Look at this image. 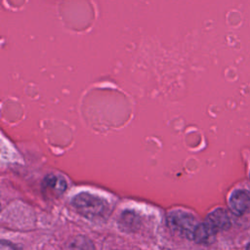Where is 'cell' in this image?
<instances>
[{
    "mask_svg": "<svg viewBox=\"0 0 250 250\" xmlns=\"http://www.w3.org/2000/svg\"><path fill=\"white\" fill-rule=\"evenodd\" d=\"M71 204L81 216L91 221H104L110 212L106 200L89 192L76 194L72 198Z\"/></svg>",
    "mask_w": 250,
    "mask_h": 250,
    "instance_id": "obj_1",
    "label": "cell"
},
{
    "mask_svg": "<svg viewBox=\"0 0 250 250\" xmlns=\"http://www.w3.org/2000/svg\"><path fill=\"white\" fill-rule=\"evenodd\" d=\"M167 221L173 230L190 240H193L196 229L200 224L192 214L183 210H174L170 212Z\"/></svg>",
    "mask_w": 250,
    "mask_h": 250,
    "instance_id": "obj_2",
    "label": "cell"
},
{
    "mask_svg": "<svg viewBox=\"0 0 250 250\" xmlns=\"http://www.w3.org/2000/svg\"><path fill=\"white\" fill-rule=\"evenodd\" d=\"M66 189L65 179L57 174L47 175L42 182V190L46 197H59Z\"/></svg>",
    "mask_w": 250,
    "mask_h": 250,
    "instance_id": "obj_3",
    "label": "cell"
},
{
    "mask_svg": "<svg viewBox=\"0 0 250 250\" xmlns=\"http://www.w3.org/2000/svg\"><path fill=\"white\" fill-rule=\"evenodd\" d=\"M229 207L237 216L250 213V191L244 189L233 191L229 197Z\"/></svg>",
    "mask_w": 250,
    "mask_h": 250,
    "instance_id": "obj_4",
    "label": "cell"
},
{
    "mask_svg": "<svg viewBox=\"0 0 250 250\" xmlns=\"http://www.w3.org/2000/svg\"><path fill=\"white\" fill-rule=\"evenodd\" d=\"M205 222L216 231L219 230H227L230 228L231 222L229 217V214L225 209L218 208L211 213L205 219Z\"/></svg>",
    "mask_w": 250,
    "mask_h": 250,
    "instance_id": "obj_5",
    "label": "cell"
},
{
    "mask_svg": "<svg viewBox=\"0 0 250 250\" xmlns=\"http://www.w3.org/2000/svg\"><path fill=\"white\" fill-rule=\"evenodd\" d=\"M63 250H95V246L88 237L77 235L67 241Z\"/></svg>",
    "mask_w": 250,
    "mask_h": 250,
    "instance_id": "obj_6",
    "label": "cell"
},
{
    "mask_svg": "<svg viewBox=\"0 0 250 250\" xmlns=\"http://www.w3.org/2000/svg\"><path fill=\"white\" fill-rule=\"evenodd\" d=\"M139 225L138 216L133 212L126 211L122 214L120 219V226L124 229H135Z\"/></svg>",
    "mask_w": 250,
    "mask_h": 250,
    "instance_id": "obj_7",
    "label": "cell"
},
{
    "mask_svg": "<svg viewBox=\"0 0 250 250\" xmlns=\"http://www.w3.org/2000/svg\"><path fill=\"white\" fill-rule=\"evenodd\" d=\"M0 250H19V249L14 244H12L8 241L2 240L1 245H0Z\"/></svg>",
    "mask_w": 250,
    "mask_h": 250,
    "instance_id": "obj_8",
    "label": "cell"
},
{
    "mask_svg": "<svg viewBox=\"0 0 250 250\" xmlns=\"http://www.w3.org/2000/svg\"><path fill=\"white\" fill-rule=\"evenodd\" d=\"M246 250H250V243L247 245V247H246Z\"/></svg>",
    "mask_w": 250,
    "mask_h": 250,
    "instance_id": "obj_9",
    "label": "cell"
}]
</instances>
